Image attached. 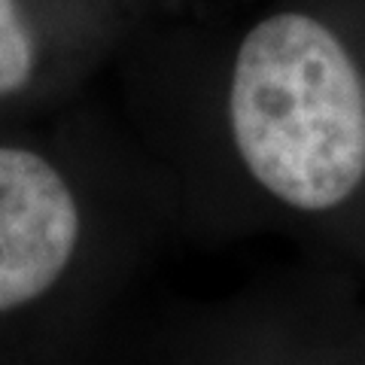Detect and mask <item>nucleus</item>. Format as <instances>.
<instances>
[{
  "mask_svg": "<svg viewBox=\"0 0 365 365\" xmlns=\"http://www.w3.org/2000/svg\"><path fill=\"white\" fill-rule=\"evenodd\" d=\"M150 250L71 168L0 143V365H95Z\"/></svg>",
  "mask_w": 365,
  "mask_h": 365,
  "instance_id": "1",
  "label": "nucleus"
},
{
  "mask_svg": "<svg viewBox=\"0 0 365 365\" xmlns=\"http://www.w3.org/2000/svg\"><path fill=\"white\" fill-rule=\"evenodd\" d=\"M237 165L277 210L329 228L365 195V73L307 13H274L237 46L225 88Z\"/></svg>",
  "mask_w": 365,
  "mask_h": 365,
  "instance_id": "2",
  "label": "nucleus"
},
{
  "mask_svg": "<svg viewBox=\"0 0 365 365\" xmlns=\"http://www.w3.org/2000/svg\"><path fill=\"white\" fill-rule=\"evenodd\" d=\"M95 365H365V314L332 302L228 304L168 341L119 329Z\"/></svg>",
  "mask_w": 365,
  "mask_h": 365,
  "instance_id": "3",
  "label": "nucleus"
},
{
  "mask_svg": "<svg viewBox=\"0 0 365 365\" xmlns=\"http://www.w3.org/2000/svg\"><path fill=\"white\" fill-rule=\"evenodd\" d=\"M40 46L16 0H0V104L16 101L37 83Z\"/></svg>",
  "mask_w": 365,
  "mask_h": 365,
  "instance_id": "4",
  "label": "nucleus"
}]
</instances>
